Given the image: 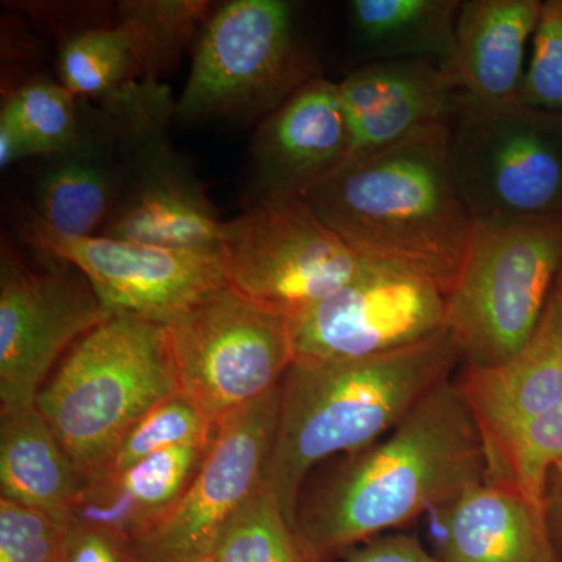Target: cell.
Wrapping results in <instances>:
<instances>
[{"mask_svg": "<svg viewBox=\"0 0 562 562\" xmlns=\"http://www.w3.org/2000/svg\"><path fill=\"white\" fill-rule=\"evenodd\" d=\"M462 362L452 333L360 360L294 361L280 391V416L265 484L294 530L314 465L379 442Z\"/></svg>", "mask_w": 562, "mask_h": 562, "instance_id": "3957f363", "label": "cell"}, {"mask_svg": "<svg viewBox=\"0 0 562 562\" xmlns=\"http://www.w3.org/2000/svg\"><path fill=\"white\" fill-rule=\"evenodd\" d=\"M284 0H232L211 13L195 43L176 116L184 122L271 114L314 79Z\"/></svg>", "mask_w": 562, "mask_h": 562, "instance_id": "9c48e42d", "label": "cell"}, {"mask_svg": "<svg viewBox=\"0 0 562 562\" xmlns=\"http://www.w3.org/2000/svg\"><path fill=\"white\" fill-rule=\"evenodd\" d=\"M558 286H560V290L562 292V271L560 273V279H558Z\"/></svg>", "mask_w": 562, "mask_h": 562, "instance_id": "e575fe53", "label": "cell"}, {"mask_svg": "<svg viewBox=\"0 0 562 562\" xmlns=\"http://www.w3.org/2000/svg\"><path fill=\"white\" fill-rule=\"evenodd\" d=\"M201 562H216V561H214L213 558H209V560H203Z\"/></svg>", "mask_w": 562, "mask_h": 562, "instance_id": "d590c367", "label": "cell"}, {"mask_svg": "<svg viewBox=\"0 0 562 562\" xmlns=\"http://www.w3.org/2000/svg\"><path fill=\"white\" fill-rule=\"evenodd\" d=\"M63 562H135L128 543L109 532L70 527Z\"/></svg>", "mask_w": 562, "mask_h": 562, "instance_id": "1f68e13d", "label": "cell"}, {"mask_svg": "<svg viewBox=\"0 0 562 562\" xmlns=\"http://www.w3.org/2000/svg\"><path fill=\"white\" fill-rule=\"evenodd\" d=\"M461 5V0H351V35L376 61L428 60L446 68Z\"/></svg>", "mask_w": 562, "mask_h": 562, "instance_id": "603a6c76", "label": "cell"}, {"mask_svg": "<svg viewBox=\"0 0 562 562\" xmlns=\"http://www.w3.org/2000/svg\"><path fill=\"white\" fill-rule=\"evenodd\" d=\"M449 121L350 158L303 195L362 260L417 273L447 295L473 227L453 172Z\"/></svg>", "mask_w": 562, "mask_h": 562, "instance_id": "7a4b0ae2", "label": "cell"}, {"mask_svg": "<svg viewBox=\"0 0 562 562\" xmlns=\"http://www.w3.org/2000/svg\"><path fill=\"white\" fill-rule=\"evenodd\" d=\"M338 83L316 76L266 116L251 147L258 198H303L349 161Z\"/></svg>", "mask_w": 562, "mask_h": 562, "instance_id": "2e32d148", "label": "cell"}, {"mask_svg": "<svg viewBox=\"0 0 562 562\" xmlns=\"http://www.w3.org/2000/svg\"><path fill=\"white\" fill-rule=\"evenodd\" d=\"M338 88L351 133L350 158L449 121L461 94L449 74L428 60L371 63L349 74Z\"/></svg>", "mask_w": 562, "mask_h": 562, "instance_id": "e0dca14e", "label": "cell"}, {"mask_svg": "<svg viewBox=\"0 0 562 562\" xmlns=\"http://www.w3.org/2000/svg\"><path fill=\"white\" fill-rule=\"evenodd\" d=\"M447 292L417 273L366 261L357 276L290 321L294 361L376 357L446 328Z\"/></svg>", "mask_w": 562, "mask_h": 562, "instance_id": "5bb4252c", "label": "cell"}, {"mask_svg": "<svg viewBox=\"0 0 562 562\" xmlns=\"http://www.w3.org/2000/svg\"><path fill=\"white\" fill-rule=\"evenodd\" d=\"M87 476L36 406L0 413V497L69 525Z\"/></svg>", "mask_w": 562, "mask_h": 562, "instance_id": "7402d4cb", "label": "cell"}, {"mask_svg": "<svg viewBox=\"0 0 562 562\" xmlns=\"http://www.w3.org/2000/svg\"><path fill=\"white\" fill-rule=\"evenodd\" d=\"M205 0H125L117 5V25L131 40L135 81L160 83L179 61L211 13Z\"/></svg>", "mask_w": 562, "mask_h": 562, "instance_id": "cb8c5ba5", "label": "cell"}, {"mask_svg": "<svg viewBox=\"0 0 562 562\" xmlns=\"http://www.w3.org/2000/svg\"><path fill=\"white\" fill-rule=\"evenodd\" d=\"M519 102L532 109L562 111V0L542 2Z\"/></svg>", "mask_w": 562, "mask_h": 562, "instance_id": "f546056e", "label": "cell"}, {"mask_svg": "<svg viewBox=\"0 0 562 562\" xmlns=\"http://www.w3.org/2000/svg\"><path fill=\"white\" fill-rule=\"evenodd\" d=\"M541 0H464L446 70L473 102H519L525 50L535 35Z\"/></svg>", "mask_w": 562, "mask_h": 562, "instance_id": "d6986e66", "label": "cell"}, {"mask_svg": "<svg viewBox=\"0 0 562 562\" xmlns=\"http://www.w3.org/2000/svg\"><path fill=\"white\" fill-rule=\"evenodd\" d=\"M211 558L216 562H312L266 484L225 525Z\"/></svg>", "mask_w": 562, "mask_h": 562, "instance_id": "484cf974", "label": "cell"}, {"mask_svg": "<svg viewBox=\"0 0 562 562\" xmlns=\"http://www.w3.org/2000/svg\"><path fill=\"white\" fill-rule=\"evenodd\" d=\"M58 81L74 98L105 99L135 81L131 40L121 25L70 33L58 52Z\"/></svg>", "mask_w": 562, "mask_h": 562, "instance_id": "d4e9b609", "label": "cell"}, {"mask_svg": "<svg viewBox=\"0 0 562 562\" xmlns=\"http://www.w3.org/2000/svg\"><path fill=\"white\" fill-rule=\"evenodd\" d=\"M21 224L22 238L32 249L68 261L83 273L109 316L132 314L168 325L227 284L221 251L162 249L105 236H65L32 211Z\"/></svg>", "mask_w": 562, "mask_h": 562, "instance_id": "9a60e30c", "label": "cell"}, {"mask_svg": "<svg viewBox=\"0 0 562 562\" xmlns=\"http://www.w3.org/2000/svg\"><path fill=\"white\" fill-rule=\"evenodd\" d=\"M43 160L32 213L60 235L98 236L120 190L121 121L113 103L105 99L81 116L77 139Z\"/></svg>", "mask_w": 562, "mask_h": 562, "instance_id": "ac0fdd59", "label": "cell"}, {"mask_svg": "<svg viewBox=\"0 0 562 562\" xmlns=\"http://www.w3.org/2000/svg\"><path fill=\"white\" fill-rule=\"evenodd\" d=\"M439 512L441 562H562L547 513L509 484H475Z\"/></svg>", "mask_w": 562, "mask_h": 562, "instance_id": "ffe728a7", "label": "cell"}, {"mask_svg": "<svg viewBox=\"0 0 562 562\" xmlns=\"http://www.w3.org/2000/svg\"><path fill=\"white\" fill-rule=\"evenodd\" d=\"M227 284L288 321L349 283L362 258L303 198H258L222 227Z\"/></svg>", "mask_w": 562, "mask_h": 562, "instance_id": "30bf717a", "label": "cell"}, {"mask_svg": "<svg viewBox=\"0 0 562 562\" xmlns=\"http://www.w3.org/2000/svg\"><path fill=\"white\" fill-rule=\"evenodd\" d=\"M486 457V482L517 487L546 512L550 472L562 465V292L552 297L530 341L494 368L457 376Z\"/></svg>", "mask_w": 562, "mask_h": 562, "instance_id": "8992f818", "label": "cell"}, {"mask_svg": "<svg viewBox=\"0 0 562 562\" xmlns=\"http://www.w3.org/2000/svg\"><path fill=\"white\" fill-rule=\"evenodd\" d=\"M69 525L0 497V562H63Z\"/></svg>", "mask_w": 562, "mask_h": 562, "instance_id": "f1b7e54d", "label": "cell"}, {"mask_svg": "<svg viewBox=\"0 0 562 562\" xmlns=\"http://www.w3.org/2000/svg\"><path fill=\"white\" fill-rule=\"evenodd\" d=\"M35 157L31 140L22 131L13 110L3 103L0 110V168H10L14 162Z\"/></svg>", "mask_w": 562, "mask_h": 562, "instance_id": "d6a6232c", "label": "cell"}, {"mask_svg": "<svg viewBox=\"0 0 562 562\" xmlns=\"http://www.w3.org/2000/svg\"><path fill=\"white\" fill-rule=\"evenodd\" d=\"M546 512L554 546L562 561V465H558L550 472L549 483H547Z\"/></svg>", "mask_w": 562, "mask_h": 562, "instance_id": "836d02e7", "label": "cell"}, {"mask_svg": "<svg viewBox=\"0 0 562 562\" xmlns=\"http://www.w3.org/2000/svg\"><path fill=\"white\" fill-rule=\"evenodd\" d=\"M449 124L453 172L473 221L562 217V111L460 94Z\"/></svg>", "mask_w": 562, "mask_h": 562, "instance_id": "ba28073f", "label": "cell"}, {"mask_svg": "<svg viewBox=\"0 0 562 562\" xmlns=\"http://www.w3.org/2000/svg\"><path fill=\"white\" fill-rule=\"evenodd\" d=\"M214 432L216 422L179 391L155 405L125 432L101 475L125 471L162 450L210 442Z\"/></svg>", "mask_w": 562, "mask_h": 562, "instance_id": "4316f807", "label": "cell"}, {"mask_svg": "<svg viewBox=\"0 0 562 562\" xmlns=\"http://www.w3.org/2000/svg\"><path fill=\"white\" fill-rule=\"evenodd\" d=\"M109 101L121 121V180L98 236L162 249L221 251L224 222L165 136L176 114L171 92L161 83L131 81Z\"/></svg>", "mask_w": 562, "mask_h": 562, "instance_id": "52a82bcc", "label": "cell"}, {"mask_svg": "<svg viewBox=\"0 0 562 562\" xmlns=\"http://www.w3.org/2000/svg\"><path fill=\"white\" fill-rule=\"evenodd\" d=\"M5 103L31 140L35 157L58 154L79 136L81 113L77 98L60 81L38 77L22 85Z\"/></svg>", "mask_w": 562, "mask_h": 562, "instance_id": "83f0119b", "label": "cell"}, {"mask_svg": "<svg viewBox=\"0 0 562 562\" xmlns=\"http://www.w3.org/2000/svg\"><path fill=\"white\" fill-rule=\"evenodd\" d=\"M280 386L217 422L209 452L180 501L128 546L135 562L211 558L225 525L265 484L279 425Z\"/></svg>", "mask_w": 562, "mask_h": 562, "instance_id": "4fadbf2b", "label": "cell"}, {"mask_svg": "<svg viewBox=\"0 0 562 562\" xmlns=\"http://www.w3.org/2000/svg\"><path fill=\"white\" fill-rule=\"evenodd\" d=\"M211 441L162 450L120 473L88 480L70 527L109 532L132 546L180 501Z\"/></svg>", "mask_w": 562, "mask_h": 562, "instance_id": "44dd1931", "label": "cell"}, {"mask_svg": "<svg viewBox=\"0 0 562 562\" xmlns=\"http://www.w3.org/2000/svg\"><path fill=\"white\" fill-rule=\"evenodd\" d=\"M180 392L213 422L265 397L294 362L290 321L225 284L168 324Z\"/></svg>", "mask_w": 562, "mask_h": 562, "instance_id": "8fae6325", "label": "cell"}, {"mask_svg": "<svg viewBox=\"0 0 562 562\" xmlns=\"http://www.w3.org/2000/svg\"><path fill=\"white\" fill-rule=\"evenodd\" d=\"M346 458L299 505L294 532L312 562H331L486 482L479 425L454 376L379 442Z\"/></svg>", "mask_w": 562, "mask_h": 562, "instance_id": "6da1fadb", "label": "cell"}, {"mask_svg": "<svg viewBox=\"0 0 562 562\" xmlns=\"http://www.w3.org/2000/svg\"><path fill=\"white\" fill-rule=\"evenodd\" d=\"M179 391L168 325L113 314L66 353L35 406L88 482L125 432Z\"/></svg>", "mask_w": 562, "mask_h": 562, "instance_id": "277c9868", "label": "cell"}, {"mask_svg": "<svg viewBox=\"0 0 562 562\" xmlns=\"http://www.w3.org/2000/svg\"><path fill=\"white\" fill-rule=\"evenodd\" d=\"M0 258V413L33 408L57 362L109 317L90 281L43 251Z\"/></svg>", "mask_w": 562, "mask_h": 562, "instance_id": "7c38bea8", "label": "cell"}, {"mask_svg": "<svg viewBox=\"0 0 562 562\" xmlns=\"http://www.w3.org/2000/svg\"><path fill=\"white\" fill-rule=\"evenodd\" d=\"M333 562V561H331ZM335 562H441L413 536L392 535L366 541L339 554Z\"/></svg>", "mask_w": 562, "mask_h": 562, "instance_id": "4dcf8cb0", "label": "cell"}, {"mask_svg": "<svg viewBox=\"0 0 562 562\" xmlns=\"http://www.w3.org/2000/svg\"><path fill=\"white\" fill-rule=\"evenodd\" d=\"M562 271V217L473 221L447 295L446 328L462 368L508 361L538 328Z\"/></svg>", "mask_w": 562, "mask_h": 562, "instance_id": "5b68a950", "label": "cell"}]
</instances>
